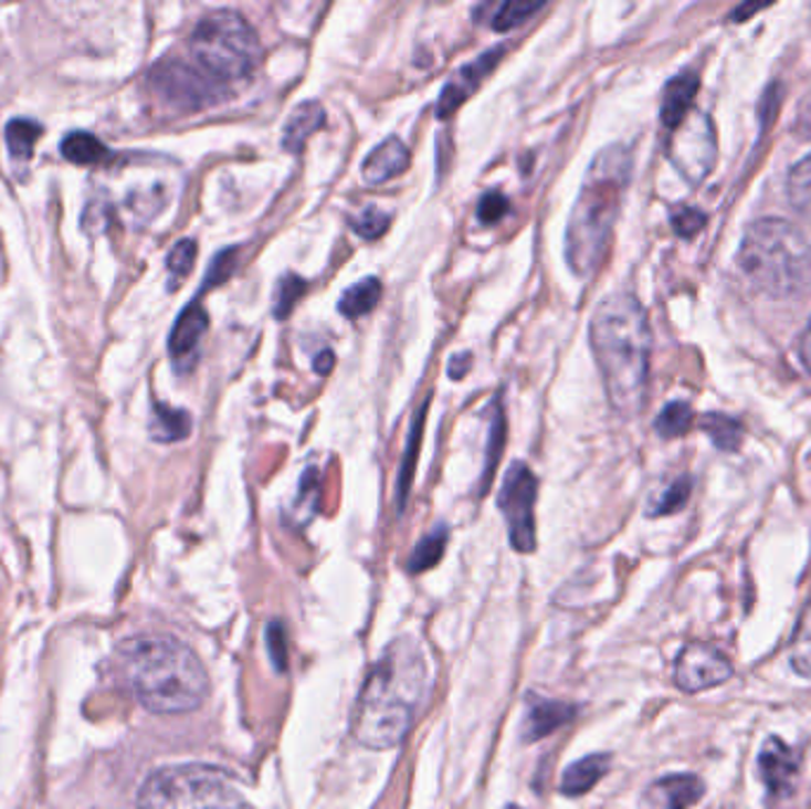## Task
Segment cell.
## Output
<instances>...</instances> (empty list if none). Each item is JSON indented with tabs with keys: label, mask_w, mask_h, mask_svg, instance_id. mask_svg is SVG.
I'll use <instances>...</instances> for the list:
<instances>
[{
	"label": "cell",
	"mask_w": 811,
	"mask_h": 809,
	"mask_svg": "<svg viewBox=\"0 0 811 809\" xmlns=\"http://www.w3.org/2000/svg\"><path fill=\"white\" fill-rule=\"evenodd\" d=\"M693 418H695L693 409L686 401H672L657 416L655 430L664 437V440H674V437H681L691 430Z\"/></svg>",
	"instance_id": "4dcf8cb0"
},
{
	"label": "cell",
	"mask_w": 811,
	"mask_h": 809,
	"mask_svg": "<svg viewBox=\"0 0 811 809\" xmlns=\"http://www.w3.org/2000/svg\"><path fill=\"white\" fill-rule=\"evenodd\" d=\"M610 765H612V755L608 753H596V755L581 757L579 763H572L562 771L560 792L567 798L587 796L591 788H596V784L605 779Z\"/></svg>",
	"instance_id": "d6986e66"
},
{
	"label": "cell",
	"mask_w": 811,
	"mask_h": 809,
	"mask_svg": "<svg viewBox=\"0 0 811 809\" xmlns=\"http://www.w3.org/2000/svg\"><path fill=\"white\" fill-rule=\"evenodd\" d=\"M138 809H252L235 779L219 767L173 765L150 774Z\"/></svg>",
	"instance_id": "52a82bcc"
},
{
	"label": "cell",
	"mask_w": 811,
	"mask_h": 809,
	"mask_svg": "<svg viewBox=\"0 0 811 809\" xmlns=\"http://www.w3.org/2000/svg\"><path fill=\"white\" fill-rule=\"evenodd\" d=\"M629 178L631 153L624 145H608L589 165L565 231V259L577 276L591 279L605 262Z\"/></svg>",
	"instance_id": "277c9868"
},
{
	"label": "cell",
	"mask_w": 811,
	"mask_h": 809,
	"mask_svg": "<svg viewBox=\"0 0 811 809\" xmlns=\"http://www.w3.org/2000/svg\"><path fill=\"white\" fill-rule=\"evenodd\" d=\"M705 796V784L695 774H670L645 788L641 809H691Z\"/></svg>",
	"instance_id": "5bb4252c"
},
{
	"label": "cell",
	"mask_w": 811,
	"mask_h": 809,
	"mask_svg": "<svg viewBox=\"0 0 811 809\" xmlns=\"http://www.w3.org/2000/svg\"><path fill=\"white\" fill-rule=\"evenodd\" d=\"M688 496H691V480L678 477L660 496H655L651 501V506H647V515H651V517L672 515V513H676V511H681L686 506Z\"/></svg>",
	"instance_id": "d6a6232c"
},
{
	"label": "cell",
	"mask_w": 811,
	"mask_h": 809,
	"mask_svg": "<svg viewBox=\"0 0 811 809\" xmlns=\"http://www.w3.org/2000/svg\"><path fill=\"white\" fill-rule=\"evenodd\" d=\"M489 413H492V428H489V442H486V463H484L482 487H480L482 496L489 492V487H492L498 459L503 454V446H506V411H503L501 392L494 397Z\"/></svg>",
	"instance_id": "7402d4cb"
},
{
	"label": "cell",
	"mask_w": 811,
	"mask_h": 809,
	"mask_svg": "<svg viewBox=\"0 0 811 809\" xmlns=\"http://www.w3.org/2000/svg\"><path fill=\"white\" fill-rule=\"evenodd\" d=\"M506 809H523V807H517V805H508Z\"/></svg>",
	"instance_id": "f6af8a7d"
},
{
	"label": "cell",
	"mask_w": 811,
	"mask_h": 809,
	"mask_svg": "<svg viewBox=\"0 0 811 809\" xmlns=\"http://www.w3.org/2000/svg\"><path fill=\"white\" fill-rule=\"evenodd\" d=\"M717 134L715 124L705 115V112H691V115L681 122L670 143V157L676 169L684 174L688 183L697 186L715 171L717 167Z\"/></svg>",
	"instance_id": "9c48e42d"
},
{
	"label": "cell",
	"mask_w": 811,
	"mask_h": 809,
	"mask_svg": "<svg viewBox=\"0 0 811 809\" xmlns=\"http://www.w3.org/2000/svg\"><path fill=\"white\" fill-rule=\"evenodd\" d=\"M470 366H473V354H470V351L456 354L451 359V364H449V378L451 380H461L467 374V370H470Z\"/></svg>",
	"instance_id": "60d3db41"
},
{
	"label": "cell",
	"mask_w": 811,
	"mask_h": 809,
	"mask_svg": "<svg viewBox=\"0 0 811 809\" xmlns=\"http://www.w3.org/2000/svg\"><path fill=\"white\" fill-rule=\"evenodd\" d=\"M734 676V665L717 645L691 641L681 649L674 665V684L684 693H703L726 684Z\"/></svg>",
	"instance_id": "8fae6325"
},
{
	"label": "cell",
	"mask_w": 811,
	"mask_h": 809,
	"mask_svg": "<svg viewBox=\"0 0 811 809\" xmlns=\"http://www.w3.org/2000/svg\"><path fill=\"white\" fill-rule=\"evenodd\" d=\"M503 57V48L496 45L492 51L482 53L480 57H475L473 62H467L463 70H459L449 78V84L442 88L440 101H436V117L440 119H449L453 112H456L470 95H473L480 84L484 81V76L489 74L496 64Z\"/></svg>",
	"instance_id": "4fadbf2b"
},
{
	"label": "cell",
	"mask_w": 811,
	"mask_h": 809,
	"mask_svg": "<svg viewBox=\"0 0 811 809\" xmlns=\"http://www.w3.org/2000/svg\"><path fill=\"white\" fill-rule=\"evenodd\" d=\"M508 209H510L508 198L498 190H489V192H484L480 204H477V219L484 225H494L508 214Z\"/></svg>",
	"instance_id": "74e56055"
},
{
	"label": "cell",
	"mask_w": 811,
	"mask_h": 809,
	"mask_svg": "<svg viewBox=\"0 0 811 809\" xmlns=\"http://www.w3.org/2000/svg\"><path fill=\"white\" fill-rule=\"evenodd\" d=\"M539 482L529 471L527 463H513L498 492V508L508 523L510 544L515 551L531 554L537 548V521H534V504H537Z\"/></svg>",
	"instance_id": "ba28073f"
},
{
	"label": "cell",
	"mask_w": 811,
	"mask_h": 809,
	"mask_svg": "<svg viewBox=\"0 0 811 809\" xmlns=\"http://www.w3.org/2000/svg\"><path fill=\"white\" fill-rule=\"evenodd\" d=\"M738 266L759 293L788 300L811 283V242L788 219H757L742 235Z\"/></svg>",
	"instance_id": "5b68a950"
},
{
	"label": "cell",
	"mask_w": 811,
	"mask_h": 809,
	"mask_svg": "<svg viewBox=\"0 0 811 809\" xmlns=\"http://www.w3.org/2000/svg\"><path fill=\"white\" fill-rule=\"evenodd\" d=\"M705 221V214L695 207H681L672 214V225L681 238H693L695 233H701Z\"/></svg>",
	"instance_id": "ab89813d"
},
{
	"label": "cell",
	"mask_w": 811,
	"mask_h": 809,
	"mask_svg": "<svg viewBox=\"0 0 811 809\" xmlns=\"http://www.w3.org/2000/svg\"><path fill=\"white\" fill-rule=\"evenodd\" d=\"M411 165V153L406 148L399 136H389L380 145L370 150V155L364 159V181L370 186H380L392 181V178L401 176Z\"/></svg>",
	"instance_id": "9a60e30c"
},
{
	"label": "cell",
	"mask_w": 811,
	"mask_h": 809,
	"mask_svg": "<svg viewBox=\"0 0 811 809\" xmlns=\"http://www.w3.org/2000/svg\"><path fill=\"white\" fill-rule=\"evenodd\" d=\"M194 259H198V242L190 240V238L178 240L176 245L171 248V252L167 256V271H169L171 290L192 271Z\"/></svg>",
	"instance_id": "1f68e13d"
},
{
	"label": "cell",
	"mask_w": 811,
	"mask_h": 809,
	"mask_svg": "<svg viewBox=\"0 0 811 809\" xmlns=\"http://www.w3.org/2000/svg\"><path fill=\"white\" fill-rule=\"evenodd\" d=\"M428 409H430V397L423 401V407H420L418 413L413 416L411 428H409V437H406V451H403L401 467H399V482H397L399 511H403V504H406V498H409L411 484H413L415 463H418V454H420V440H423V428H425Z\"/></svg>",
	"instance_id": "44dd1931"
},
{
	"label": "cell",
	"mask_w": 811,
	"mask_h": 809,
	"mask_svg": "<svg viewBox=\"0 0 811 809\" xmlns=\"http://www.w3.org/2000/svg\"><path fill=\"white\" fill-rule=\"evenodd\" d=\"M701 88V78L695 72H681L676 74L662 93V124L667 128H674L684 122L695 103V93Z\"/></svg>",
	"instance_id": "ac0fdd59"
},
{
	"label": "cell",
	"mask_w": 811,
	"mask_h": 809,
	"mask_svg": "<svg viewBox=\"0 0 811 809\" xmlns=\"http://www.w3.org/2000/svg\"><path fill=\"white\" fill-rule=\"evenodd\" d=\"M150 84L167 103L186 109L212 105L225 91V86H221L212 76H207L194 64L176 57L155 64L150 72Z\"/></svg>",
	"instance_id": "30bf717a"
},
{
	"label": "cell",
	"mask_w": 811,
	"mask_h": 809,
	"mask_svg": "<svg viewBox=\"0 0 811 809\" xmlns=\"http://www.w3.org/2000/svg\"><path fill=\"white\" fill-rule=\"evenodd\" d=\"M589 337L610 407L622 418L639 416L645 407L653 351L643 304L629 293L608 295L596 306Z\"/></svg>",
	"instance_id": "7a4b0ae2"
},
{
	"label": "cell",
	"mask_w": 811,
	"mask_h": 809,
	"mask_svg": "<svg viewBox=\"0 0 811 809\" xmlns=\"http://www.w3.org/2000/svg\"><path fill=\"white\" fill-rule=\"evenodd\" d=\"M309 283H306L297 273H285V276L275 283L273 293V316L278 321H285L292 312H295L297 302L306 295Z\"/></svg>",
	"instance_id": "f546056e"
},
{
	"label": "cell",
	"mask_w": 811,
	"mask_h": 809,
	"mask_svg": "<svg viewBox=\"0 0 811 809\" xmlns=\"http://www.w3.org/2000/svg\"><path fill=\"white\" fill-rule=\"evenodd\" d=\"M150 432L157 442H181L192 432V418L188 411L173 409L169 403H155Z\"/></svg>",
	"instance_id": "603a6c76"
},
{
	"label": "cell",
	"mask_w": 811,
	"mask_h": 809,
	"mask_svg": "<svg viewBox=\"0 0 811 809\" xmlns=\"http://www.w3.org/2000/svg\"><path fill=\"white\" fill-rule=\"evenodd\" d=\"M326 126V109L318 101L299 103L283 128V148L289 155H299L304 150L306 140H309L318 128Z\"/></svg>",
	"instance_id": "ffe728a7"
},
{
	"label": "cell",
	"mask_w": 811,
	"mask_h": 809,
	"mask_svg": "<svg viewBox=\"0 0 811 809\" xmlns=\"http://www.w3.org/2000/svg\"><path fill=\"white\" fill-rule=\"evenodd\" d=\"M207 328H209V316L204 312V306L198 300L190 302L181 312V316L176 318L171 335H169L171 359L178 364V361L188 359V356H192L194 349H198V345L202 343Z\"/></svg>",
	"instance_id": "e0dca14e"
},
{
	"label": "cell",
	"mask_w": 811,
	"mask_h": 809,
	"mask_svg": "<svg viewBox=\"0 0 811 809\" xmlns=\"http://www.w3.org/2000/svg\"><path fill=\"white\" fill-rule=\"evenodd\" d=\"M800 359H802L804 368L811 374V318H809L807 328H804V333L800 337Z\"/></svg>",
	"instance_id": "7bdbcfd3"
},
{
	"label": "cell",
	"mask_w": 811,
	"mask_h": 809,
	"mask_svg": "<svg viewBox=\"0 0 811 809\" xmlns=\"http://www.w3.org/2000/svg\"><path fill=\"white\" fill-rule=\"evenodd\" d=\"M62 157L74 161V165H101V161L107 157V148L103 145V140L88 134V132H72L64 136L62 145Z\"/></svg>",
	"instance_id": "484cf974"
},
{
	"label": "cell",
	"mask_w": 811,
	"mask_h": 809,
	"mask_svg": "<svg viewBox=\"0 0 811 809\" xmlns=\"http://www.w3.org/2000/svg\"><path fill=\"white\" fill-rule=\"evenodd\" d=\"M544 3H527V0H508V3L498 6L496 14L492 18L494 31H510L520 27L525 20H529L534 12H539Z\"/></svg>",
	"instance_id": "836d02e7"
},
{
	"label": "cell",
	"mask_w": 811,
	"mask_h": 809,
	"mask_svg": "<svg viewBox=\"0 0 811 809\" xmlns=\"http://www.w3.org/2000/svg\"><path fill=\"white\" fill-rule=\"evenodd\" d=\"M790 668L804 679H811V593L800 612L798 627L790 641Z\"/></svg>",
	"instance_id": "4316f807"
},
{
	"label": "cell",
	"mask_w": 811,
	"mask_h": 809,
	"mask_svg": "<svg viewBox=\"0 0 811 809\" xmlns=\"http://www.w3.org/2000/svg\"><path fill=\"white\" fill-rule=\"evenodd\" d=\"M188 45L194 64L221 86L250 78L262 64V43L250 22L235 10L204 14L194 24Z\"/></svg>",
	"instance_id": "8992f818"
},
{
	"label": "cell",
	"mask_w": 811,
	"mask_h": 809,
	"mask_svg": "<svg viewBox=\"0 0 811 809\" xmlns=\"http://www.w3.org/2000/svg\"><path fill=\"white\" fill-rule=\"evenodd\" d=\"M389 221H392V219H389V214L380 212L378 207H366L364 214L351 219L349 223H351V229H354L356 235H361L366 240H378L380 235L387 233Z\"/></svg>",
	"instance_id": "e575fe53"
},
{
	"label": "cell",
	"mask_w": 811,
	"mask_h": 809,
	"mask_svg": "<svg viewBox=\"0 0 811 809\" xmlns=\"http://www.w3.org/2000/svg\"><path fill=\"white\" fill-rule=\"evenodd\" d=\"M41 124L34 119H10L6 126V143L14 159H29L34 155V145L41 138Z\"/></svg>",
	"instance_id": "83f0119b"
},
{
	"label": "cell",
	"mask_w": 811,
	"mask_h": 809,
	"mask_svg": "<svg viewBox=\"0 0 811 809\" xmlns=\"http://www.w3.org/2000/svg\"><path fill=\"white\" fill-rule=\"evenodd\" d=\"M577 717V707L562 701H546V698H534L527 707V715L523 722V740L525 743H537L554 732L562 729L565 724H570Z\"/></svg>",
	"instance_id": "2e32d148"
},
{
	"label": "cell",
	"mask_w": 811,
	"mask_h": 809,
	"mask_svg": "<svg viewBox=\"0 0 811 809\" xmlns=\"http://www.w3.org/2000/svg\"><path fill=\"white\" fill-rule=\"evenodd\" d=\"M333 366H335V354L330 349H323V351L316 354L314 370H316L318 376H328L330 370H333Z\"/></svg>",
	"instance_id": "b9f144b4"
},
{
	"label": "cell",
	"mask_w": 811,
	"mask_h": 809,
	"mask_svg": "<svg viewBox=\"0 0 811 809\" xmlns=\"http://www.w3.org/2000/svg\"><path fill=\"white\" fill-rule=\"evenodd\" d=\"M705 428L712 434V442H715L719 449L731 451L738 446L740 425L736 423V420L726 418V416H709Z\"/></svg>",
	"instance_id": "d590c367"
},
{
	"label": "cell",
	"mask_w": 811,
	"mask_h": 809,
	"mask_svg": "<svg viewBox=\"0 0 811 809\" xmlns=\"http://www.w3.org/2000/svg\"><path fill=\"white\" fill-rule=\"evenodd\" d=\"M800 132L804 138L811 140V101L804 105L802 109V117H800Z\"/></svg>",
	"instance_id": "ee69618b"
},
{
	"label": "cell",
	"mask_w": 811,
	"mask_h": 809,
	"mask_svg": "<svg viewBox=\"0 0 811 809\" xmlns=\"http://www.w3.org/2000/svg\"><path fill=\"white\" fill-rule=\"evenodd\" d=\"M382 297V285L378 279H364L356 285H351L349 290H345L343 297L337 302V312L343 314L349 321L361 318L366 314H370L376 309L378 302Z\"/></svg>",
	"instance_id": "cb8c5ba5"
},
{
	"label": "cell",
	"mask_w": 811,
	"mask_h": 809,
	"mask_svg": "<svg viewBox=\"0 0 811 809\" xmlns=\"http://www.w3.org/2000/svg\"><path fill=\"white\" fill-rule=\"evenodd\" d=\"M790 204L807 219H811V153L792 167L788 176Z\"/></svg>",
	"instance_id": "f1b7e54d"
},
{
	"label": "cell",
	"mask_w": 811,
	"mask_h": 809,
	"mask_svg": "<svg viewBox=\"0 0 811 809\" xmlns=\"http://www.w3.org/2000/svg\"><path fill=\"white\" fill-rule=\"evenodd\" d=\"M266 645H268V653H271L275 670L285 672L287 670V634H285L283 622H271L266 627Z\"/></svg>",
	"instance_id": "f35d334b"
},
{
	"label": "cell",
	"mask_w": 811,
	"mask_h": 809,
	"mask_svg": "<svg viewBox=\"0 0 811 809\" xmlns=\"http://www.w3.org/2000/svg\"><path fill=\"white\" fill-rule=\"evenodd\" d=\"M428 689L430 672L423 649L409 637L389 643L356 698L354 740L370 750L401 746L425 705Z\"/></svg>",
	"instance_id": "6da1fadb"
},
{
	"label": "cell",
	"mask_w": 811,
	"mask_h": 809,
	"mask_svg": "<svg viewBox=\"0 0 811 809\" xmlns=\"http://www.w3.org/2000/svg\"><path fill=\"white\" fill-rule=\"evenodd\" d=\"M117 655L134 698L155 715H186L207 701L209 674L188 643L143 634L126 639Z\"/></svg>",
	"instance_id": "3957f363"
},
{
	"label": "cell",
	"mask_w": 811,
	"mask_h": 809,
	"mask_svg": "<svg viewBox=\"0 0 811 809\" xmlns=\"http://www.w3.org/2000/svg\"><path fill=\"white\" fill-rule=\"evenodd\" d=\"M800 774V755L783 738L769 736L757 755V776L773 800H783L794 790Z\"/></svg>",
	"instance_id": "7c38bea8"
},
{
	"label": "cell",
	"mask_w": 811,
	"mask_h": 809,
	"mask_svg": "<svg viewBox=\"0 0 811 809\" xmlns=\"http://www.w3.org/2000/svg\"><path fill=\"white\" fill-rule=\"evenodd\" d=\"M446 544H449V529L446 525H436L430 534H425L423 539L418 542V546L413 548V554L409 558V568L411 575H420L425 570H432L436 563L442 560L444 551H446Z\"/></svg>",
	"instance_id": "d4e9b609"
},
{
	"label": "cell",
	"mask_w": 811,
	"mask_h": 809,
	"mask_svg": "<svg viewBox=\"0 0 811 809\" xmlns=\"http://www.w3.org/2000/svg\"><path fill=\"white\" fill-rule=\"evenodd\" d=\"M235 266H238V250L235 248H229V250L219 252L214 256L212 266H209V271H207L204 283H202L204 287L202 290H209V287H214V285H221V283L229 281L233 276V273H235Z\"/></svg>",
	"instance_id": "8d00e7d4"
}]
</instances>
